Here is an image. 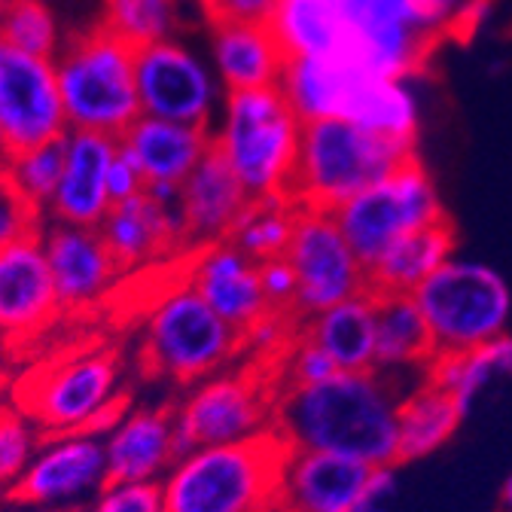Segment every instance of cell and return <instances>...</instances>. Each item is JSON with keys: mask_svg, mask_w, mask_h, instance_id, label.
Returning <instances> with one entry per match:
<instances>
[{"mask_svg": "<svg viewBox=\"0 0 512 512\" xmlns=\"http://www.w3.org/2000/svg\"><path fill=\"white\" fill-rule=\"evenodd\" d=\"M400 388L391 375L336 372L308 388H281L272 430L287 448L357 458L369 467H394Z\"/></svg>", "mask_w": 512, "mask_h": 512, "instance_id": "obj_1", "label": "cell"}, {"mask_svg": "<svg viewBox=\"0 0 512 512\" xmlns=\"http://www.w3.org/2000/svg\"><path fill=\"white\" fill-rule=\"evenodd\" d=\"M287 445L275 430L180 455L162 479L165 512H272Z\"/></svg>", "mask_w": 512, "mask_h": 512, "instance_id": "obj_2", "label": "cell"}, {"mask_svg": "<svg viewBox=\"0 0 512 512\" xmlns=\"http://www.w3.org/2000/svg\"><path fill=\"white\" fill-rule=\"evenodd\" d=\"M305 122L278 86L226 92L211 122V150L250 199L290 196Z\"/></svg>", "mask_w": 512, "mask_h": 512, "instance_id": "obj_3", "label": "cell"}, {"mask_svg": "<svg viewBox=\"0 0 512 512\" xmlns=\"http://www.w3.org/2000/svg\"><path fill=\"white\" fill-rule=\"evenodd\" d=\"M46 433L104 436L125 412L122 363L113 348H77L22 375L10 397Z\"/></svg>", "mask_w": 512, "mask_h": 512, "instance_id": "obj_4", "label": "cell"}, {"mask_svg": "<svg viewBox=\"0 0 512 512\" xmlns=\"http://www.w3.org/2000/svg\"><path fill=\"white\" fill-rule=\"evenodd\" d=\"M55 77L71 132L119 138L141 116L135 49L104 25L64 43Z\"/></svg>", "mask_w": 512, "mask_h": 512, "instance_id": "obj_5", "label": "cell"}, {"mask_svg": "<svg viewBox=\"0 0 512 512\" xmlns=\"http://www.w3.org/2000/svg\"><path fill=\"white\" fill-rule=\"evenodd\" d=\"M144 369L189 388L241 357V333L192 290L183 275L144 314Z\"/></svg>", "mask_w": 512, "mask_h": 512, "instance_id": "obj_6", "label": "cell"}, {"mask_svg": "<svg viewBox=\"0 0 512 512\" xmlns=\"http://www.w3.org/2000/svg\"><path fill=\"white\" fill-rule=\"evenodd\" d=\"M409 159L412 147L369 135L348 119L305 122L290 196L302 208L336 211Z\"/></svg>", "mask_w": 512, "mask_h": 512, "instance_id": "obj_7", "label": "cell"}, {"mask_svg": "<svg viewBox=\"0 0 512 512\" xmlns=\"http://www.w3.org/2000/svg\"><path fill=\"white\" fill-rule=\"evenodd\" d=\"M412 299L427 320L436 354L470 351L509 330L512 290L491 263L476 256H448Z\"/></svg>", "mask_w": 512, "mask_h": 512, "instance_id": "obj_8", "label": "cell"}, {"mask_svg": "<svg viewBox=\"0 0 512 512\" xmlns=\"http://www.w3.org/2000/svg\"><path fill=\"white\" fill-rule=\"evenodd\" d=\"M275 388V378L260 363H247L244 369L229 366L189 384L174 406L177 452L186 455L192 448L244 442L269 433L278 403Z\"/></svg>", "mask_w": 512, "mask_h": 512, "instance_id": "obj_9", "label": "cell"}, {"mask_svg": "<svg viewBox=\"0 0 512 512\" xmlns=\"http://www.w3.org/2000/svg\"><path fill=\"white\" fill-rule=\"evenodd\" d=\"M336 223L369 269L400 238L445 220L439 189L418 159L403 162L336 211Z\"/></svg>", "mask_w": 512, "mask_h": 512, "instance_id": "obj_10", "label": "cell"}, {"mask_svg": "<svg viewBox=\"0 0 512 512\" xmlns=\"http://www.w3.org/2000/svg\"><path fill=\"white\" fill-rule=\"evenodd\" d=\"M135 80L144 116L186 125L211 128L226 98L208 49L189 37H171L135 49Z\"/></svg>", "mask_w": 512, "mask_h": 512, "instance_id": "obj_11", "label": "cell"}, {"mask_svg": "<svg viewBox=\"0 0 512 512\" xmlns=\"http://www.w3.org/2000/svg\"><path fill=\"white\" fill-rule=\"evenodd\" d=\"M284 256L296 272L299 320L369 290V272L339 229L333 211L302 208Z\"/></svg>", "mask_w": 512, "mask_h": 512, "instance_id": "obj_12", "label": "cell"}, {"mask_svg": "<svg viewBox=\"0 0 512 512\" xmlns=\"http://www.w3.org/2000/svg\"><path fill=\"white\" fill-rule=\"evenodd\" d=\"M107 482L98 433H55L43 439L22 479L0 500L22 512H86Z\"/></svg>", "mask_w": 512, "mask_h": 512, "instance_id": "obj_13", "label": "cell"}, {"mask_svg": "<svg viewBox=\"0 0 512 512\" xmlns=\"http://www.w3.org/2000/svg\"><path fill=\"white\" fill-rule=\"evenodd\" d=\"M0 132L10 153L58 141L71 132L55 61L0 40Z\"/></svg>", "mask_w": 512, "mask_h": 512, "instance_id": "obj_14", "label": "cell"}, {"mask_svg": "<svg viewBox=\"0 0 512 512\" xmlns=\"http://www.w3.org/2000/svg\"><path fill=\"white\" fill-rule=\"evenodd\" d=\"M345 52L369 77H415L433 46L412 13L409 0H348Z\"/></svg>", "mask_w": 512, "mask_h": 512, "instance_id": "obj_15", "label": "cell"}, {"mask_svg": "<svg viewBox=\"0 0 512 512\" xmlns=\"http://www.w3.org/2000/svg\"><path fill=\"white\" fill-rule=\"evenodd\" d=\"M43 253L64 314L98 308L122 278L113 253L95 226H71L46 220L40 229Z\"/></svg>", "mask_w": 512, "mask_h": 512, "instance_id": "obj_16", "label": "cell"}, {"mask_svg": "<svg viewBox=\"0 0 512 512\" xmlns=\"http://www.w3.org/2000/svg\"><path fill=\"white\" fill-rule=\"evenodd\" d=\"M61 314L40 235L0 247V339L34 342Z\"/></svg>", "mask_w": 512, "mask_h": 512, "instance_id": "obj_17", "label": "cell"}, {"mask_svg": "<svg viewBox=\"0 0 512 512\" xmlns=\"http://www.w3.org/2000/svg\"><path fill=\"white\" fill-rule=\"evenodd\" d=\"M183 281L238 333L269 311L260 284V263L250 260L229 238L192 247L183 266Z\"/></svg>", "mask_w": 512, "mask_h": 512, "instance_id": "obj_18", "label": "cell"}, {"mask_svg": "<svg viewBox=\"0 0 512 512\" xmlns=\"http://www.w3.org/2000/svg\"><path fill=\"white\" fill-rule=\"evenodd\" d=\"M101 442L110 482H162L180 458L171 406L125 409Z\"/></svg>", "mask_w": 512, "mask_h": 512, "instance_id": "obj_19", "label": "cell"}, {"mask_svg": "<svg viewBox=\"0 0 512 512\" xmlns=\"http://www.w3.org/2000/svg\"><path fill=\"white\" fill-rule=\"evenodd\" d=\"M372 470L357 458L287 448L278 506L284 512H351Z\"/></svg>", "mask_w": 512, "mask_h": 512, "instance_id": "obj_20", "label": "cell"}, {"mask_svg": "<svg viewBox=\"0 0 512 512\" xmlns=\"http://www.w3.org/2000/svg\"><path fill=\"white\" fill-rule=\"evenodd\" d=\"M98 232L122 272L147 269L159 260H168L174 250L189 253L180 208L159 205L147 192L128 202L110 205Z\"/></svg>", "mask_w": 512, "mask_h": 512, "instance_id": "obj_21", "label": "cell"}, {"mask_svg": "<svg viewBox=\"0 0 512 512\" xmlns=\"http://www.w3.org/2000/svg\"><path fill=\"white\" fill-rule=\"evenodd\" d=\"M64 147H68V156H64L61 183L43 214L46 220L55 223L98 229L110 211L107 171L119 144L116 138L95 132H68L64 135Z\"/></svg>", "mask_w": 512, "mask_h": 512, "instance_id": "obj_22", "label": "cell"}, {"mask_svg": "<svg viewBox=\"0 0 512 512\" xmlns=\"http://www.w3.org/2000/svg\"><path fill=\"white\" fill-rule=\"evenodd\" d=\"M116 144L141 168L147 186L150 183L180 186L192 171H196V165L211 153V128L156 119V116L141 113L116 138Z\"/></svg>", "mask_w": 512, "mask_h": 512, "instance_id": "obj_23", "label": "cell"}, {"mask_svg": "<svg viewBox=\"0 0 512 512\" xmlns=\"http://www.w3.org/2000/svg\"><path fill=\"white\" fill-rule=\"evenodd\" d=\"M250 196L232 168L211 150L183 183H180V217H183V232L186 244L205 247L214 241H226L247 208Z\"/></svg>", "mask_w": 512, "mask_h": 512, "instance_id": "obj_24", "label": "cell"}, {"mask_svg": "<svg viewBox=\"0 0 512 512\" xmlns=\"http://www.w3.org/2000/svg\"><path fill=\"white\" fill-rule=\"evenodd\" d=\"M363 77L369 74L360 71L348 55L287 58L278 89L302 122L345 119Z\"/></svg>", "mask_w": 512, "mask_h": 512, "instance_id": "obj_25", "label": "cell"}, {"mask_svg": "<svg viewBox=\"0 0 512 512\" xmlns=\"http://www.w3.org/2000/svg\"><path fill=\"white\" fill-rule=\"evenodd\" d=\"M205 49L226 92L272 89L287 64L269 25H211Z\"/></svg>", "mask_w": 512, "mask_h": 512, "instance_id": "obj_26", "label": "cell"}, {"mask_svg": "<svg viewBox=\"0 0 512 512\" xmlns=\"http://www.w3.org/2000/svg\"><path fill=\"white\" fill-rule=\"evenodd\" d=\"M436 348L418 302L406 293H375V369L421 378L433 363Z\"/></svg>", "mask_w": 512, "mask_h": 512, "instance_id": "obj_27", "label": "cell"}, {"mask_svg": "<svg viewBox=\"0 0 512 512\" xmlns=\"http://www.w3.org/2000/svg\"><path fill=\"white\" fill-rule=\"evenodd\" d=\"M299 330L327 351L339 372L375 369V293L366 290L302 320Z\"/></svg>", "mask_w": 512, "mask_h": 512, "instance_id": "obj_28", "label": "cell"}, {"mask_svg": "<svg viewBox=\"0 0 512 512\" xmlns=\"http://www.w3.org/2000/svg\"><path fill=\"white\" fill-rule=\"evenodd\" d=\"M345 119L369 135L415 150L424 119V98L412 77H363Z\"/></svg>", "mask_w": 512, "mask_h": 512, "instance_id": "obj_29", "label": "cell"}, {"mask_svg": "<svg viewBox=\"0 0 512 512\" xmlns=\"http://www.w3.org/2000/svg\"><path fill=\"white\" fill-rule=\"evenodd\" d=\"M464 412L427 375L400 394L397 406V455L403 461H421L452 442Z\"/></svg>", "mask_w": 512, "mask_h": 512, "instance_id": "obj_30", "label": "cell"}, {"mask_svg": "<svg viewBox=\"0 0 512 512\" xmlns=\"http://www.w3.org/2000/svg\"><path fill=\"white\" fill-rule=\"evenodd\" d=\"M427 378L445 394H452L464 418H470L497 384L512 378V336L506 333L488 345L458 354H436L427 366Z\"/></svg>", "mask_w": 512, "mask_h": 512, "instance_id": "obj_31", "label": "cell"}, {"mask_svg": "<svg viewBox=\"0 0 512 512\" xmlns=\"http://www.w3.org/2000/svg\"><path fill=\"white\" fill-rule=\"evenodd\" d=\"M455 229L448 220L418 229L384 250L366 269L372 293H406L412 296L448 256H455Z\"/></svg>", "mask_w": 512, "mask_h": 512, "instance_id": "obj_32", "label": "cell"}, {"mask_svg": "<svg viewBox=\"0 0 512 512\" xmlns=\"http://www.w3.org/2000/svg\"><path fill=\"white\" fill-rule=\"evenodd\" d=\"M266 25L287 58L342 55L348 43L345 10L336 0H278Z\"/></svg>", "mask_w": 512, "mask_h": 512, "instance_id": "obj_33", "label": "cell"}, {"mask_svg": "<svg viewBox=\"0 0 512 512\" xmlns=\"http://www.w3.org/2000/svg\"><path fill=\"white\" fill-rule=\"evenodd\" d=\"M196 0H104V28L132 49L183 37Z\"/></svg>", "mask_w": 512, "mask_h": 512, "instance_id": "obj_34", "label": "cell"}, {"mask_svg": "<svg viewBox=\"0 0 512 512\" xmlns=\"http://www.w3.org/2000/svg\"><path fill=\"white\" fill-rule=\"evenodd\" d=\"M299 211H302V205L293 196L250 199L247 208L241 211L229 241L256 263L275 260V256H284L290 247Z\"/></svg>", "mask_w": 512, "mask_h": 512, "instance_id": "obj_35", "label": "cell"}, {"mask_svg": "<svg viewBox=\"0 0 512 512\" xmlns=\"http://www.w3.org/2000/svg\"><path fill=\"white\" fill-rule=\"evenodd\" d=\"M0 40H7L10 46L40 55V58H58V52L68 43L61 31V19L58 13L49 7V0H13L7 19H4V31H0Z\"/></svg>", "mask_w": 512, "mask_h": 512, "instance_id": "obj_36", "label": "cell"}, {"mask_svg": "<svg viewBox=\"0 0 512 512\" xmlns=\"http://www.w3.org/2000/svg\"><path fill=\"white\" fill-rule=\"evenodd\" d=\"M46 433L13 400L0 403V497L28 470Z\"/></svg>", "mask_w": 512, "mask_h": 512, "instance_id": "obj_37", "label": "cell"}, {"mask_svg": "<svg viewBox=\"0 0 512 512\" xmlns=\"http://www.w3.org/2000/svg\"><path fill=\"white\" fill-rule=\"evenodd\" d=\"M64 156H68V147H64V138H58V141H49V144H37V147L19 150L7 162V171L16 180V186L25 192V196L40 211L49 208L55 189L61 183Z\"/></svg>", "mask_w": 512, "mask_h": 512, "instance_id": "obj_38", "label": "cell"}, {"mask_svg": "<svg viewBox=\"0 0 512 512\" xmlns=\"http://www.w3.org/2000/svg\"><path fill=\"white\" fill-rule=\"evenodd\" d=\"M421 34L433 43L445 34H467L488 19L491 0H409Z\"/></svg>", "mask_w": 512, "mask_h": 512, "instance_id": "obj_39", "label": "cell"}, {"mask_svg": "<svg viewBox=\"0 0 512 512\" xmlns=\"http://www.w3.org/2000/svg\"><path fill=\"white\" fill-rule=\"evenodd\" d=\"M299 324H302V320L293 311L269 308L266 314L256 317L253 324L241 333V354L253 357V363H260V366H275L278 357L296 339Z\"/></svg>", "mask_w": 512, "mask_h": 512, "instance_id": "obj_40", "label": "cell"}, {"mask_svg": "<svg viewBox=\"0 0 512 512\" xmlns=\"http://www.w3.org/2000/svg\"><path fill=\"white\" fill-rule=\"evenodd\" d=\"M339 369L336 363L327 357V351L314 345L302 330L296 333V339L290 342V348L278 357L275 363V384L281 388H308V384H320L333 378Z\"/></svg>", "mask_w": 512, "mask_h": 512, "instance_id": "obj_41", "label": "cell"}, {"mask_svg": "<svg viewBox=\"0 0 512 512\" xmlns=\"http://www.w3.org/2000/svg\"><path fill=\"white\" fill-rule=\"evenodd\" d=\"M43 223L46 214L16 186L10 171L0 168V247L40 235Z\"/></svg>", "mask_w": 512, "mask_h": 512, "instance_id": "obj_42", "label": "cell"}, {"mask_svg": "<svg viewBox=\"0 0 512 512\" xmlns=\"http://www.w3.org/2000/svg\"><path fill=\"white\" fill-rule=\"evenodd\" d=\"M86 512H165L162 482H107Z\"/></svg>", "mask_w": 512, "mask_h": 512, "instance_id": "obj_43", "label": "cell"}, {"mask_svg": "<svg viewBox=\"0 0 512 512\" xmlns=\"http://www.w3.org/2000/svg\"><path fill=\"white\" fill-rule=\"evenodd\" d=\"M278 0H196L208 25H266Z\"/></svg>", "mask_w": 512, "mask_h": 512, "instance_id": "obj_44", "label": "cell"}, {"mask_svg": "<svg viewBox=\"0 0 512 512\" xmlns=\"http://www.w3.org/2000/svg\"><path fill=\"white\" fill-rule=\"evenodd\" d=\"M260 284L269 308L296 314V272L287 263V256H275V260L260 263Z\"/></svg>", "mask_w": 512, "mask_h": 512, "instance_id": "obj_45", "label": "cell"}, {"mask_svg": "<svg viewBox=\"0 0 512 512\" xmlns=\"http://www.w3.org/2000/svg\"><path fill=\"white\" fill-rule=\"evenodd\" d=\"M400 494L397 467H375L351 512H391Z\"/></svg>", "mask_w": 512, "mask_h": 512, "instance_id": "obj_46", "label": "cell"}, {"mask_svg": "<svg viewBox=\"0 0 512 512\" xmlns=\"http://www.w3.org/2000/svg\"><path fill=\"white\" fill-rule=\"evenodd\" d=\"M147 192V180L141 174V168L128 159L122 150H116L113 162H110V171H107V196H110V205H119V202H128Z\"/></svg>", "mask_w": 512, "mask_h": 512, "instance_id": "obj_47", "label": "cell"}, {"mask_svg": "<svg viewBox=\"0 0 512 512\" xmlns=\"http://www.w3.org/2000/svg\"><path fill=\"white\" fill-rule=\"evenodd\" d=\"M497 512H512V473L503 479L500 494H497Z\"/></svg>", "mask_w": 512, "mask_h": 512, "instance_id": "obj_48", "label": "cell"}, {"mask_svg": "<svg viewBox=\"0 0 512 512\" xmlns=\"http://www.w3.org/2000/svg\"><path fill=\"white\" fill-rule=\"evenodd\" d=\"M10 147H7V138H4V132H0V168H7V162H10Z\"/></svg>", "mask_w": 512, "mask_h": 512, "instance_id": "obj_49", "label": "cell"}, {"mask_svg": "<svg viewBox=\"0 0 512 512\" xmlns=\"http://www.w3.org/2000/svg\"><path fill=\"white\" fill-rule=\"evenodd\" d=\"M10 4H13V0H0V31H4V19H7Z\"/></svg>", "mask_w": 512, "mask_h": 512, "instance_id": "obj_50", "label": "cell"}, {"mask_svg": "<svg viewBox=\"0 0 512 512\" xmlns=\"http://www.w3.org/2000/svg\"><path fill=\"white\" fill-rule=\"evenodd\" d=\"M0 512H22V509H16L13 503H7V500H4V503H0Z\"/></svg>", "mask_w": 512, "mask_h": 512, "instance_id": "obj_51", "label": "cell"}, {"mask_svg": "<svg viewBox=\"0 0 512 512\" xmlns=\"http://www.w3.org/2000/svg\"><path fill=\"white\" fill-rule=\"evenodd\" d=\"M0 354H4V339H0ZM0 366H4V357H0Z\"/></svg>", "mask_w": 512, "mask_h": 512, "instance_id": "obj_52", "label": "cell"}, {"mask_svg": "<svg viewBox=\"0 0 512 512\" xmlns=\"http://www.w3.org/2000/svg\"><path fill=\"white\" fill-rule=\"evenodd\" d=\"M336 4H339V7H345V4H348V0H336Z\"/></svg>", "mask_w": 512, "mask_h": 512, "instance_id": "obj_53", "label": "cell"}]
</instances>
